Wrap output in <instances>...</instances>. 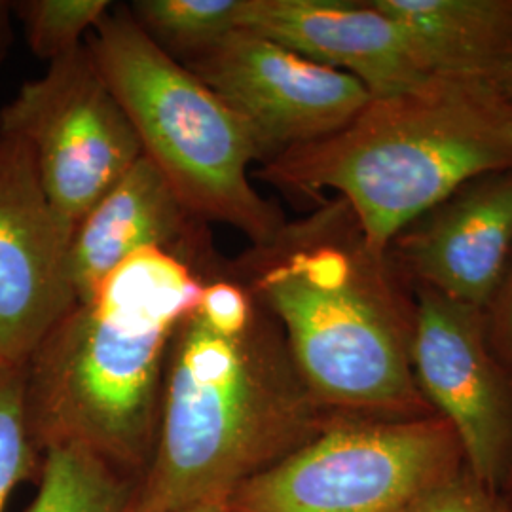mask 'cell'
Masks as SVG:
<instances>
[{
    "instance_id": "obj_1",
    "label": "cell",
    "mask_w": 512,
    "mask_h": 512,
    "mask_svg": "<svg viewBox=\"0 0 512 512\" xmlns=\"http://www.w3.org/2000/svg\"><path fill=\"white\" fill-rule=\"evenodd\" d=\"M330 416L302 384L274 315L226 264L173 332L137 512L226 503Z\"/></svg>"
},
{
    "instance_id": "obj_8",
    "label": "cell",
    "mask_w": 512,
    "mask_h": 512,
    "mask_svg": "<svg viewBox=\"0 0 512 512\" xmlns=\"http://www.w3.org/2000/svg\"><path fill=\"white\" fill-rule=\"evenodd\" d=\"M414 298L418 387L454 431L467 471L494 490L512 456V372L490 346L484 310L429 289Z\"/></svg>"
},
{
    "instance_id": "obj_3",
    "label": "cell",
    "mask_w": 512,
    "mask_h": 512,
    "mask_svg": "<svg viewBox=\"0 0 512 512\" xmlns=\"http://www.w3.org/2000/svg\"><path fill=\"white\" fill-rule=\"evenodd\" d=\"M213 275L183 256L147 249L55 323L27 363V416L40 454L78 446L143 478L173 332Z\"/></svg>"
},
{
    "instance_id": "obj_19",
    "label": "cell",
    "mask_w": 512,
    "mask_h": 512,
    "mask_svg": "<svg viewBox=\"0 0 512 512\" xmlns=\"http://www.w3.org/2000/svg\"><path fill=\"white\" fill-rule=\"evenodd\" d=\"M399 512H497L486 488L469 471H456L431 484Z\"/></svg>"
},
{
    "instance_id": "obj_16",
    "label": "cell",
    "mask_w": 512,
    "mask_h": 512,
    "mask_svg": "<svg viewBox=\"0 0 512 512\" xmlns=\"http://www.w3.org/2000/svg\"><path fill=\"white\" fill-rule=\"evenodd\" d=\"M131 18L179 63L239 29L241 0H135Z\"/></svg>"
},
{
    "instance_id": "obj_7",
    "label": "cell",
    "mask_w": 512,
    "mask_h": 512,
    "mask_svg": "<svg viewBox=\"0 0 512 512\" xmlns=\"http://www.w3.org/2000/svg\"><path fill=\"white\" fill-rule=\"evenodd\" d=\"M0 133L29 148L48 200L73 230L143 156L137 131L88 44L21 84L0 110Z\"/></svg>"
},
{
    "instance_id": "obj_4",
    "label": "cell",
    "mask_w": 512,
    "mask_h": 512,
    "mask_svg": "<svg viewBox=\"0 0 512 512\" xmlns=\"http://www.w3.org/2000/svg\"><path fill=\"white\" fill-rule=\"evenodd\" d=\"M512 167V103L488 86L431 76L406 92L370 97L329 137L260 165L258 177L321 200L334 190L385 255L404 226L488 171Z\"/></svg>"
},
{
    "instance_id": "obj_22",
    "label": "cell",
    "mask_w": 512,
    "mask_h": 512,
    "mask_svg": "<svg viewBox=\"0 0 512 512\" xmlns=\"http://www.w3.org/2000/svg\"><path fill=\"white\" fill-rule=\"evenodd\" d=\"M186 512H230L226 503H211V505H202V507H196V509H190Z\"/></svg>"
},
{
    "instance_id": "obj_6",
    "label": "cell",
    "mask_w": 512,
    "mask_h": 512,
    "mask_svg": "<svg viewBox=\"0 0 512 512\" xmlns=\"http://www.w3.org/2000/svg\"><path fill=\"white\" fill-rule=\"evenodd\" d=\"M458 439L437 414L330 416L304 444L243 482L230 512H399L459 471Z\"/></svg>"
},
{
    "instance_id": "obj_11",
    "label": "cell",
    "mask_w": 512,
    "mask_h": 512,
    "mask_svg": "<svg viewBox=\"0 0 512 512\" xmlns=\"http://www.w3.org/2000/svg\"><path fill=\"white\" fill-rule=\"evenodd\" d=\"M404 283L486 310L512 256V167L458 186L391 239Z\"/></svg>"
},
{
    "instance_id": "obj_21",
    "label": "cell",
    "mask_w": 512,
    "mask_h": 512,
    "mask_svg": "<svg viewBox=\"0 0 512 512\" xmlns=\"http://www.w3.org/2000/svg\"><path fill=\"white\" fill-rule=\"evenodd\" d=\"M16 16H14V2L0 0V65L8 59L10 50L16 38Z\"/></svg>"
},
{
    "instance_id": "obj_10",
    "label": "cell",
    "mask_w": 512,
    "mask_h": 512,
    "mask_svg": "<svg viewBox=\"0 0 512 512\" xmlns=\"http://www.w3.org/2000/svg\"><path fill=\"white\" fill-rule=\"evenodd\" d=\"M73 228L57 215L29 148L0 133V363H29L74 306Z\"/></svg>"
},
{
    "instance_id": "obj_5",
    "label": "cell",
    "mask_w": 512,
    "mask_h": 512,
    "mask_svg": "<svg viewBox=\"0 0 512 512\" xmlns=\"http://www.w3.org/2000/svg\"><path fill=\"white\" fill-rule=\"evenodd\" d=\"M86 44L156 165L184 207L203 222L232 226L251 245L287 222L249 179L264 156L253 129L217 93L165 54L131 18L112 8Z\"/></svg>"
},
{
    "instance_id": "obj_13",
    "label": "cell",
    "mask_w": 512,
    "mask_h": 512,
    "mask_svg": "<svg viewBox=\"0 0 512 512\" xmlns=\"http://www.w3.org/2000/svg\"><path fill=\"white\" fill-rule=\"evenodd\" d=\"M147 249L188 258L209 274H219L228 262L217 253L209 224L196 219L162 171L141 156L74 226L69 245L74 304L88 300L120 264Z\"/></svg>"
},
{
    "instance_id": "obj_15",
    "label": "cell",
    "mask_w": 512,
    "mask_h": 512,
    "mask_svg": "<svg viewBox=\"0 0 512 512\" xmlns=\"http://www.w3.org/2000/svg\"><path fill=\"white\" fill-rule=\"evenodd\" d=\"M139 480L78 446L42 454L35 499L25 512H137Z\"/></svg>"
},
{
    "instance_id": "obj_9",
    "label": "cell",
    "mask_w": 512,
    "mask_h": 512,
    "mask_svg": "<svg viewBox=\"0 0 512 512\" xmlns=\"http://www.w3.org/2000/svg\"><path fill=\"white\" fill-rule=\"evenodd\" d=\"M183 65L253 129L262 164L336 133L370 99L357 78L245 29Z\"/></svg>"
},
{
    "instance_id": "obj_17",
    "label": "cell",
    "mask_w": 512,
    "mask_h": 512,
    "mask_svg": "<svg viewBox=\"0 0 512 512\" xmlns=\"http://www.w3.org/2000/svg\"><path fill=\"white\" fill-rule=\"evenodd\" d=\"M112 10L109 0H14L16 23L38 59L54 63L86 44Z\"/></svg>"
},
{
    "instance_id": "obj_18",
    "label": "cell",
    "mask_w": 512,
    "mask_h": 512,
    "mask_svg": "<svg viewBox=\"0 0 512 512\" xmlns=\"http://www.w3.org/2000/svg\"><path fill=\"white\" fill-rule=\"evenodd\" d=\"M27 365L0 363V512L19 484L38 476L42 454L27 416Z\"/></svg>"
},
{
    "instance_id": "obj_14",
    "label": "cell",
    "mask_w": 512,
    "mask_h": 512,
    "mask_svg": "<svg viewBox=\"0 0 512 512\" xmlns=\"http://www.w3.org/2000/svg\"><path fill=\"white\" fill-rule=\"evenodd\" d=\"M431 76L488 86L512 103V0H372Z\"/></svg>"
},
{
    "instance_id": "obj_2",
    "label": "cell",
    "mask_w": 512,
    "mask_h": 512,
    "mask_svg": "<svg viewBox=\"0 0 512 512\" xmlns=\"http://www.w3.org/2000/svg\"><path fill=\"white\" fill-rule=\"evenodd\" d=\"M228 268L274 315L319 408L384 420L435 414L412 368L414 291L342 198H321Z\"/></svg>"
},
{
    "instance_id": "obj_12",
    "label": "cell",
    "mask_w": 512,
    "mask_h": 512,
    "mask_svg": "<svg viewBox=\"0 0 512 512\" xmlns=\"http://www.w3.org/2000/svg\"><path fill=\"white\" fill-rule=\"evenodd\" d=\"M239 29L357 78L370 97L431 78L412 40L372 0H241Z\"/></svg>"
},
{
    "instance_id": "obj_20",
    "label": "cell",
    "mask_w": 512,
    "mask_h": 512,
    "mask_svg": "<svg viewBox=\"0 0 512 512\" xmlns=\"http://www.w3.org/2000/svg\"><path fill=\"white\" fill-rule=\"evenodd\" d=\"M484 317L490 346L497 359L512 372V256Z\"/></svg>"
}]
</instances>
